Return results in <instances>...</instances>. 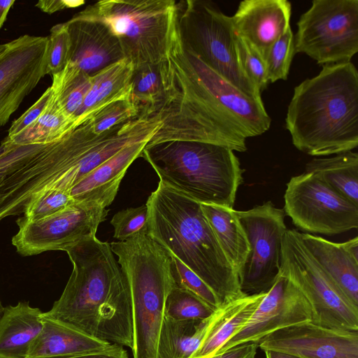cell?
<instances>
[{"mask_svg": "<svg viewBox=\"0 0 358 358\" xmlns=\"http://www.w3.org/2000/svg\"><path fill=\"white\" fill-rule=\"evenodd\" d=\"M107 215L105 208L73 203L36 221L21 217L17 220L19 230L12 238V244L22 256L64 250L83 239L96 237L98 227Z\"/></svg>", "mask_w": 358, "mask_h": 358, "instance_id": "5bb4252c", "label": "cell"}, {"mask_svg": "<svg viewBox=\"0 0 358 358\" xmlns=\"http://www.w3.org/2000/svg\"><path fill=\"white\" fill-rule=\"evenodd\" d=\"M43 325V313L20 301L0 317V358H26Z\"/></svg>", "mask_w": 358, "mask_h": 358, "instance_id": "cb8c5ba5", "label": "cell"}, {"mask_svg": "<svg viewBox=\"0 0 358 358\" xmlns=\"http://www.w3.org/2000/svg\"><path fill=\"white\" fill-rule=\"evenodd\" d=\"M76 128L75 120L62 108L53 92L39 117L30 126L8 141L17 145L48 143L60 139Z\"/></svg>", "mask_w": 358, "mask_h": 358, "instance_id": "f1b7e54d", "label": "cell"}, {"mask_svg": "<svg viewBox=\"0 0 358 358\" xmlns=\"http://www.w3.org/2000/svg\"><path fill=\"white\" fill-rule=\"evenodd\" d=\"M134 70L124 58L93 74L90 90L75 116V127L114 102L130 99Z\"/></svg>", "mask_w": 358, "mask_h": 358, "instance_id": "d4e9b609", "label": "cell"}, {"mask_svg": "<svg viewBox=\"0 0 358 358\" xmlns=\"http://www.w3.org/2000/svg\"><path fill=\"white\" fill-rule=\"evenodd\" d=\"M215 310L192 292L175 287L165 305V317L175 320H204Z\"/></svg>", "mask_w": 358, "mask_h": 358, "instance_id": "1f68e13d", "label": "cell"}, {"mask_svg": "<svg viewBox=\"0 0 358 358\" xmlns=\"http://www.w3.org/2000/svg\"><path fill=\"white\" fill-rule=\"evenodd\" d=\"M291 14L287 0H245L231 20L235 31L265 60L272 45L290 27Z\"/></svg>", "mask_w": 358, "mask_h": 358, "instance_id": "ac0fdd59", "label": "cell"}, {"mask_svg": "<svg viewBox=\"0 0 358 358\" xmlns=\"http://www.w3.org/2000/svg\"><path fill=\"white\" fill-rule=\"evenodd\" d=\"M52 95V90L49 87L31 106L12 123L6 138L10 139L16 136L33 124L47 107Z\"/></svg>", "mask_w": 358, "mask_h": 358, "instance_id": "ab89813d", "label": "cell"}, {"mask_svg": "<svg viewBox=\"0 0 358 358\" xmlns=\"http://www.w3.org/2000/svg\"><path fill=\"white\" fill-rule=\"evenodd\" d=\"M305 172L317 176L336 192L358 206V154L348 151L334 157L314 158Z\"/></svg>", "mask_w": 358, "mask_h": 358, "instance_id": "4316f807", "label": "cell"}, {"mask_svg": "<svg viewBox=\"0 0 358 358\" xmlns=\"http://www.w3.org/2000/svg\"><path fill=\"white\" fill-rule=\"evenodd\" d=\"M137 117L138 110L129 99L114 102L96 112L86 120L94 132L101 134Z\"/></svg>", "mask_w": 358, "mask_h": 358, "instance_id": "8d00e7d4", "label": "cell"}, {"mask_svg": "<svg viewBox=\"0 0 358 358\" xmlns=\"http://www.w3.org/2000/svg\"><path fill=\"white\" fill-rule=\"evenodd\" d=\"M145 204L148 235L194 272L220 306L245 296L200 203L159 181Z\"/></svg>", "mask_w": 358, "mask_h": 358, "instance_id": "277c9868", "label": "cell"}, {"mask_svg": "<svg viewBox=\"0 0 358 358\" xmlns=\"http://www.w3.org/2000/svg\"><path fill=\"white\" fill-rule=\"evenodd\" d=\"M48 37L21 36L0 55V128L46 75Z\"/></svg>", "mask_w": 358, "mask_h": 358, "instance_id": "9a60e30c", "label": "cell"}, {"mask_svg": "<svg viewBox=\"0 0 358 358\" xmlns=\"http://www.w3.org/2000/svg\"><path fill=\"white\" fill-rule=\"evenodd\" d=\"M110 244L129 286L133 358H157L166 301L176 285L171 255L148 234Z\"/></svg>", "mask_w": 358, "mask_h": 358, "instance_id": "52a82bcc", "label": "cell"}, {"mask_svg": "<svg viewBox=\"0 0 358 358\" xmlns=\"http://www.w3.org/2000/svg\"><path fill=\"white\" fill-rule=\"evenodd\" d=\"M110 224L114 229V238L118 241H127L135 236L148 234V210L146 204L137 208H128L115 213Z\"/></svg>", "mask_w": 358, "mask_h": 358, "instance_id": "74e56055", "label": "cell"}, {"mask_svg": "<svg viewBox=\"0 0 358 358\" xmlns=\"http://www.w3.org/2000/svg\"><path fill=\"white\" fill-rule=\"evenodd\" d=\"M148 142H138L124 148L85 176L69 190L73 201L105 208L109 206L128 168L141 156Z\"/></svg>", "mask_w": 358, "mask_h": 358, "instance_id": "44dd1931", "label": "cell"}, {"mask_svg": "<svg viewBox=\"0 0 358 358\" xmlns=\"http://www.w3.org/2000/svg\"><path fill=\"white\" fill-rule=\"evenodd\" d=\"M266 292L245 295L222 305L210 316L200 345L191 358H210L248 323Z\"/></svg>", "mask_w": 358, "mask_h": 358, "instance_id": "7402d4cb", "label": "cell"}, {"mask_svg": "<svg viewBox=\"0 0 358 358\" xmlns=\"http://www.w3.org/2000/svg\"><path fill=\"white\" fill-rule=\"evenodd\" d=\"M74 203L69 192L48 189L35 195L24 209L23 219L36 221L48 217Z\"/></svg>", "mask_w": 358, "mask_h": 358, "instance_id": "e575fe53", "label": "cell"}, {"mask_svg": "<svg viewBox=\"0 0 358 358\" xmlns=\"http://www.w3.org/2000/svg\"><path fill=\"white\" fill-rule=\"evenodd\" d=\"M281 271L310 303L312 323L329 329L358 331V307L349 302L329 280L296 229H287L284 234Z\"/></svg>", "mask_w": 358, "mask_h": 358, "instance_id": "8fae6325", "label": "cell"}, {"mask_svg": "<svg viewBox=\"0 0 358 358\" xmlns=\"http://www.w3.org/2000/svg\"><path fill=\"white\" fill-rule=\"evenodd\" d=\"M258 348L257 343H247L230 348L210 358H255Z\"/></svg>", "mask_w": 358, "mask_h": 358, "instance_id": "60d3db41", "label": "cell"}, {"mask_svg": "<svg viewBox=\"0 0 358 358\" xmlns=\"http://www.w3.org/2000/svg\"><path fill=\"white\" fill-rule=\"evenodd\" d=\"M293 145L312 156L358 145V71L351 62L327 64L294 87L285 117Z\"/></svg>", "mask_w": 358, "mask_h": 358, "instance_id": "3957f363", "label": "cell"}, {"mask_svg": "<svg viewBox=\"0 0 358 358\" xmlns=\"http://www.w3.org/2000/svg\"><path fill=\"white\" fill-rule=\"evenodd\" d=\"M164 98L159 64H148L135 68L130 101L138 110V116H153L159 110Z\"/></svg>", "mask_w": 358, "mask_h": 358, "instance_id": "4dcf8cb0", "label": "cell"}, {"mask_svg": "<svg viewBox=\"0 0 358 358\" xmlns=\"http://www.w3.org/2000/svg\"><path fill=\"white\" fill-rule=\"evenodd\" d=\"M250 252L238 275L245 295L266 292L281 270L282 242L287 231L285 211L266 201L247 210H236Z\"/></svg>", "mask_w": 358, "mask_h": 358, "instance_id": "7c38bea8", "label": "cell"}, {"mask_svg": "<svg viewBox=\"0 0 358 358\" xmlns=\"http://www.w3.org/2000/svg\"><path fill=\"white\" fill-rule=\"evenodd\" d=\"M112 128L94 132L88 121L55 141L17 145L4 139L0 145V221L24 212L39 192H69L100 164L121 149Z\"/></svg>", "mask_w": 358, "mask_h": 358, "instance_id": "6da1fadb", "label": "cell"}, {"mask_svg": "<svg viewBox=\"0 0 358 358\" xmlns=\"http://www.w3.org/2000/svg\"><path fill=\"white\" fill-rule=\"evenodd\" d=\"M56 358H129L127 350L121 345L114 344L106 350L79 354Z\"/></svg>", "mask_w": 358, "mask_h": 358, "instance_id": "b9f144b4", "label": "cell"}, {"mask_svg": "<svg viewBox=\"0 0 358 358\" xmlns=\"http://www.w3.org/2000/svg\"><path fill=\"white\" fill-rule=\"evenodd\" d=\"M294 53V36L289 27L272 45L265 58L269 83L287 80Z\"/></svg>", "mask_w": 358, "mask_h": 358, "instance_id": "d6a6232c", "label": "cell"}, {"mask_svg": "<svg viewBox=\"0 0 358 358\" xmlns=\"http://www.w3.org/2000/svg\"><path fill=\"white\" fill-rule=\"evenodd\" d=\"M220 248L238 278L250 252L249 243L236 210L224 206L201 203Z\"/></svg>", "mask_w": 358, "mask_h": 358, "instance_id": "484cf974", "label": "cell"}, {"mask_svg": "<svg viewBox=\"0 0 358 358\" xmlns=\"http://www.w3.org/2000/svg\"><path fill=\"white\" fill-rule=\"evenodd\" d=\"M299 358H358V331L326 328L311 322L275 331L258 343Z\"/></svg>", "mask_w": 358, "mask_h": 358, "instance_id": "e0dca14e", "label": "cell"}, {"mask_svg": "<svg viewBox=\"0 0 358 358\" xmlns=\"http://www.w3.org/2000/svg\"><path fill=\"white\" fill-rule=\"evenodd\" d=\"M177 26L185 48L239 90L250 97L261 98L239 66L231 17L210 1H180Z\"/></svg>", "mask_w": 358, "mask_h": 358, "instance_id": "9c48e42d", "label": "cell"}, {"mask_svg": "<svg viewBox=\"0 0 358 358\" xmlns=\"http://www.w3.org/2000/svg\"><path fill=\"white\" fill-rule=\"evenodd\" d=\"M165 86L199 115L245 138L271 126L262 98L250 97L222 78L183 45L178 26L159 63Z\"/></svg>", "mask_w": 358, "mask_h": 358, "instance_id": "5b68a950", "label": "cell"}, {"mask_svg": "<svg viewBox=\"0 0 358 358\" xmlns=\"http://www.w3.org/2000/svg\"><path fill=\"white\" fill-rule=\"evenodd\" d=\"M235 45L237 59L243 73L261 93L269 83L264 59L251 44L236 31Z\"/></svg>", "mask_w": 358, "mask_h": 358, "instance_id": "836d02e7", "label": "cell"}, {"mask_svg": "<svg viewBox=\"0 0 358 358\" xmlns=\"http://www.w3.org/2000/svg\"><path fill=\"white\" fill-rule=\"evenodd\" d=\"M171 257V273L176 286L192 292L214 310L219 308L218 300L209 287L178 259L172 255Z\"/></svg>", "mask_w": 358, "mask_h": 358, "instance_id": "f35d334b", "label": "cell"}, {"mask_svg": "<svg viewBox=\"0 0 358 358\" xmlns=\"http://www.w3.org/2000/svg\"><path fill=\"white\" fill-rule=\"evenodd\" d=\"M53 94L64 111L75 120L92 85V76L82 71L69 61L59 73L52 76Z\"/></svg>", "mask_w": 358, "mask_h": 358, "instance_id": "f546056e", "label": "cell"}, {"mask_svg": "<svg viewBox=\"0 0 358 358\" xmlns=\"http://www.w3.org/2000/svg\"><path fill=\"white\" fill-rule=\"evenodd\" d=\"M210 316L204 320H175L164 316L157 358H191L205 335Z\"/></svg>", "mask_w": 358, "mask_h": 358, "instance_id": "83f0119b", "label": "cell"}, {"mask_svg": "<svg viewBox=\"0 0 358 358\" xmlns=\"http://www.w3.org/2000/svg\"><path fill=\"white\" fill-rule=\"evenodd\" d=\"M311 320L312 309L308 299L280 270L274 284L266 292L245 326L217 355L244 343H259L275 331Z\"/></svg>", "mask_w": 358, "mask_h": 358, "instance_id": "2e32d148", "label": "cell"}, {"mask_svg": "<svg viewBox=\"0 0 358 358\" xmlns=\"http://www.w3.org/2000/svg\"><path fill=\"white\" fill-rule=\"evenodd\" d=\"M106 24L117 38L124 58L137 68L165 57L177 27L174 0H103L73 15Z\"/></svg>", "mask_w": 358, "mask_h": 358, "instance_id": "ba28073f", "label": "cell"}, {"mask_svg": "<svg viewBox=\"0 0 358 358\" xmlns=\"http://www.w3.org/2000/svg\"><path fill=\"white\" fill-rule=\"evenodd\" d=\"M114 344L43 316V328L26 358H56L106 350Z\"/></svg>", "mask_w": 358, "mask_h": 358, "instance_id": "603a6c76", "label": "cell"}, {"mask_svg": "<svg viewBox=\"0 0 358 358\" xmlns=\"http://www.w3.org/2000/svg\"><path fill=\"white\" fill-rule=\"evenodd\" d=\"M299 236L336 287L358 307V237L335 243L308 233L299 231Z\"/></svg>", "mask_w": 358, "mask_h": 358, "instance_id": "ffe728a7", "label": "cell"}, {"mask_svg": "<svg viewBox=\"0 0 358 358\" xmlns=\"http://www.w3.org/2000/svg\"><path fill=\"white\" fill-rule=\"evenodd\" d=\"M45 59L46 75L61 71L70 60L71 38L65 22L53 26L50 31Z\"/></svg>", "mask_w": 358, "mask_h": 358, "instance_id": "d590c367", "label": "cell"}, {"mask_svg": "<svg viewBox=\"0 0 358 358\" xmlns=\"http://www.w3.org/2000/svg\"><path fill=\"white\" fill-rule=\"evenodd\" d=\"M266 358H299L296 356L275 350H264Z\"/></svg>", "mask_w": 358, "mask_h": 358, "instance_id": "f6af8a7d", "label": "cell"}, {"mask_svg": "<svg viewBox=\"0 0 358 358\" xmlns=\"http://www.w3.org/2000/svg\"><path fill=\"white\" fill-rule=\"evenodd\" d=\"M297 28L295 52L320 64L349 62L358 52V0H313Z\"/></svg>", "mask_w": 358, "mask_h": 358, "instance_id": "30bf717a", "label": "cell"}, {"mask_svg": "<svg viewBox=\"0 0 358 358\" xmlns=\"http://www.w3.org/2000/svg\"><path fill=\"white\" fill-rule=\"evenodd\" d=\"M71 38V62L92 76L124 56L116 36L103 23L77 18L65 22Z\"/></svg>", "mask_w": 358, "mask_h": 358, "instance_id": "d6986e66", "label": "cell"}, {"mask_svg": "<svg viewBox=\"0 0 358 358\" xmlns=\"http://www.w3.org/2000/svg\"><path fill=\"white\" fill-rule=\"evenodd\" d=\"M141 157L164 185L200 203L233 208L243 173L234 150L208 143L170 141L146 145Z\"/></svg>", "mask_w": 358, "mask_h": 358, "instance_id": "8992f818", "label": "cell"}, {"mask_svg": "<svg viewBox=\"0 0 358 358\" xmlns=\"http://www.w3.org/2000/svg\"><path fill=\"white\" fill-rule=\"evenodd\" d=\"M14 3L15 0H0V29L4 24L8 11Z\"/></svg>", "mask_w": 358, "mask_h": 358, "instance_id": "ee69618b", "label": "cell"}, {"mask_svg": "<svg viewBox=\"0 0 358 358\" xmlns=\"http://www.w3.org/2000/svg\"><path fill=\"white\" fill-rule=\"evenodd\" d=\"M6 48V43L0 44V55L3 53Z\"/></svg>", "mask_w": 358, "mask_h": 358, "instance_id": "bcb514c9", "label": "cell"}, {"mask_svg": "<svg viewBox=\"0 0 358 358\" xmlns=\"http://www.w3.org/2000/svg\"><path fill=\"white\" fill-rule=\"evenodd\" d=\"M85 3L84 1L46 0L39 1L36 6L49 14L66 8H74Z\"/></svg>", "mask_w": 358, "mask_h": 358, "instance_id": "7bdbcfd3", "label": "cell"}, {"mask_svg": "<svg viewBox=\"0 0 358 358\" xmlns=\"http://www.w3.org/2000/svg\"><path fill=\"white\" fill-rule=\"evenodd\" d=\"M64 251L73 271L62 295L43 316L94 338L132 350L129 286L110 244L92 237Z\"/></svg>", "mask_w": 358, "mask_h": 358, "instance_id": "7a4b0ae2", "label": "cell"}, {"mask_svg": "<svg viewBox=\"0 0 358 358\" xmlns=\"http://www.w3.org/2000/svg\"><path fill=\"white\" fill-rule=\"evenodd\" d=\"M3 310H4V307L2 306V303L0 300V317H1V315L3 314Z\"/></svg>", "mask_w": 358, "mask_h": 358, "instance_id": "7dc6e473", "label": "cell"}, {"mask_svg": "<svg viewBox=\"0 0 358 358\" xmlns=\"http://www.w3.org/2000/svg\"><path fill=\"white\" fill-rule=\"evenodd\" d=\"M284 211L299 229L308 234H339L358 227V206L311 173L287 183Z\"/></svg>", "mask_w": 358, "mask_h": 358, "instance_id": "4fadbf2b", "label": "cell"}]
</instances>
